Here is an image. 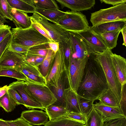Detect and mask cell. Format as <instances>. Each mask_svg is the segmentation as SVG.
Masks as SVG:
<instances>
[{"instance_id": "27", "label": "cell", "mask_w": 126, "mask_h": 126, "mask_svg": "<svg viewBox=\"0 0 126 126\" xmlns=\"http://www.w3.org/2000/svg\"><path fill=\"white\" fill-rule=\"evenodd\" d=\"M97 100L106 105L114 107H120L119 102L111 90L108 89L104 92Z\"/></svg>"}, {"instance_id": "48", "label": "cell", "mask_w": 126, "mask_h": 126, "mask_svg": "<svg viewBox=\"0 0 126 126\" xmlns=\"http://www.w3.org/2000/svg\"><path fill=\"white\" fill-rule=\"evenodd\" d=\"M8 92L13 99L16 102L17 105H25V104L22 99L17 92L15 89L9 88Z\"/></svg>"}, {"instance_id": "11", "label": "cell", "mask_w": 126, "mask_h": 126, "mask_svg": "<svg viewBox=\"0 0 126 126\" xmlns=\"http://www.w3.org/2000/svg\"><path fill=\"white\" fill-rule=\"evenodd\" d=\"M78 33L87 44L90 54L94 55L107 48L100 35L94 32L91 26H89L85 31Z\"/></svg>"}, {"instance_id": "7", "label": "cell", "mask_w": 126, "mask_h": 126, "mask_svg": "<svg viewBox=\"0 0 126 126\" xmlns=\"http://www.w3.org/2000/svg\"><path fill=\"white\" fill-rule=\"evenodd\" d=\"M88 56L81 58L72 56L69 68L66 71L69 87L77 93L83 76Z\"/></svg>"}, {"instance_id": "1", "label": "cell", "mask_w": 126, "mask_h": 126, "mask_svg": "<svg viewBox=\"0 0 126 126\" xmlns=\"http://www.w3.org/2000/svg\"><path fill=\"white\" fill-rule=\"evenodd\" d=\"M108 88L101 65L94 55H90L87 58L77 94L80 96L94 101Z\"/></svg>"}, {"instance_id": "28", "label": "cell", "mask_w": 126, "mask_h": 126, "mask_svg": "<svg viewBox=\"0 0 126 126\" xmlns=\"http://www.w3.org/2000/svg\"><path fill=\"white\" fill-rule=\"evenodd\" d=\"M49 49L48 43L34 46L30 47L24 55L26 56L45 57Z\"/></svg>"}, {"instance_id": "12", "label": "cell", "mask_w": 126, "mask_h": 126, "mask_svg": "<svg viewBox=\"0 0 126 126\" xmlns=\"http://www.w3.org/2000/svg\"><path fill=\"white\" fill-rule=\"evenodd\" d=\"M9 88L15 90L19 94L25 104L24 106L27 109H45L42 105L32 95L26 87L25 81L17 80L13 82L8 86Z\"/></svg>"}, {"instance_id": "54", "label": "cell", "mask_w": 126, "mask_h": 126, "mask_svg": "<svg viewBox=\"0 0 126 126\" xmlns=\"http://www.w3.org/2000/svg\"><path fill=\"white\" fill-rule=\"evenodd\" d=\"M0 22L4 23L5 22H8V21L5 19L3 18L0 15Z\"/></svg>"}, {"instance_id": "16", "label": "cell", "mask_w": 126, "mask_h": 126, "mask_svg": "<svg viewBox=\"0 0 126 126\" xmlns=\"http://www.w3.org/2000/svg\"><path fill=\"white\" fill-rule=\"evenodd\" d=\"M63 9L66 7L71 11L79 12L90 9L94 5L95 0H56Z\"/></svg>"}, {"instance_id": "8", "label": "cell", "mask_w": 126, "mask_h": 126, "mask_svg": "<svg viewBox=\"0 0 126 126\" xmlns=\"http://www.w3.org/2000/svg\"><path fill=\"white\" fill-rule=\"evenodd\" d=\"M66 68L63 49L59 45V49L56 53L51 68L46 78L47 85L49 87L57 86L66 75Z\"/></svg>"}, {"instance_id": "5", "label": "cell", "mask_w": 126, "mask_h": 126, "mask_svg": "<svg viewBox=\"0 0 126 126\" xmlns=\"http://www.w3.org/2000/svg\"><path fill=\"white\" fill-rule=\"evenodd\" d=\"M117 21H126V2L100 9L91 14L90 21L92 26Z\"/></svg>"}, {"instance_id": "18", "label": "cell", "mask_w": 126, "mask_h": 126, "mask_svg": "<svg viewBox=\"0 0 126 126\" xmlns=\"http://www.w3.org/2000/svg\"><path fill=\"white\" fill-rule=\"evenodd\" d=\"M64 96L65 107L68 112L80 113L79 104V95L71 88L65 89Z\"/></svg>"}, {"instance_id": "34", "label": "cell", "mask_w": 126, "mask_h": 126, "mask_svg": "<svg viewBox=\"0 0 126 126\" xmlns=\"http://www.w3.org/2000/svg\"><path fill=\"white\" fill-rule=\"evenodd\" d=\"M94 102L79 96V104L80 113L88 116L93 108Z\"/></svg>"}, {"instance_id": "55", "label": "cell", "mask_w": 126, "mask_h": 126, "mask_svg": "<svg viewBox=\"0 0 126 126\" xmlns=\"http://www.w3.org/2000/svg\"><path fill=\"white\" fill-rule=\"evenodd\" d=\"M4 24V23L3 22H0V25H3Z\"/></svg>"}, {"instance_id": "24", "label": "cell", "mask_w": 126, "mask_h": 126, "mask_svg": "<svg viewBox=\"0 0 126 126\" xmlns=\"http://www.w3.org/2000/svg\"><path fill=\"white\" fill-rule=\"evenodd\" d=\"M121 30L105 32L99 34L107 48L111 50L116 47L118 36Z\"/></svg>"}, {"instance_id": "3", "label": "cell", "mask_w": 126, "mask_h": 126, "mask_svg": "<svg viewBox=\"0 0 126 126\" xmlns=\"http://www.w3.org/2000/svg\"><path fill=\"white\" fill-rule=\"evenodd\" d=\"M11 43L30 47L48 44L50 41L32 25L26 29L13 28L11 30Z\"/></svg>"}, {"instance_id": "42", "label": "cell", "mask_w": 126, "mask_h": 126, "mask_svg": "<svg viewBox=\"0 0 126 126\" xmlns=\"http://www.w3.org/2000/svg\"><path fill=\"white\" fill-rule=\"evenodd\" d=\"M12 38L11 32L0 43V59L5 50L11 44Z\"/></svg>"}, {"instance_id": "33", "label": "cell", "mask_w": 126, "mask_h": 126, "mask_svg": "<svg viewBox=\"0 0 126 126\" xmlns=\"http://www.w3.org/2000/svg\"><path fill=\"white\" fill-rule=\"evenodd\" d=\"M0 76L8 77L16 79L17 80L26 81L27 77L19 70L15 69H9L0 70Z\"/></svg>"}, {"instance_id": "6", "label": "cell", "mask_w": 126, "mask_h": 126, "mask_svg": "<svg viewBox=\"0 0 126 126\" xmlns=\"http://www.w3.org/2000/svg\"><path fill=\"white\" fill-rule=\"evenodd\" d=\"M25 82L28 91L45 109L57 101L54 94L47 85L37 84L29 80Z\"/></svg>"}, {"instance_id": "38", "label": "cell", "mask_w": 126, "mask_h": 126, "mask_svg": "<svg viewBox=\"0 0 126 126\" xmlns=\"http://www.w3.org/2000/svg\"><path fill=\"white\" fill-rule=\"evenodd\" d=\"M9 6L7 0H0V15L5 19L12 21V18L9 12Z\"/></svg>"}, {"instance_id": "19", "label": "cell", "mask_w": 126, "mask_h": 126, "mask_svg": "<svg viewBox=\"0 0 126 126\" xmlns=\"http://www.w3.org/2000/svg\"><path fill=\"white\" fill-rule=\"evenodd\" d=\"M112 64L118 79L121 85L126 83V60L121 56L112 53Z\"/></svg>"}, {"instance_id": "35", "label": "cell", "mask_w": 126, "mask_h": 126, "mask_svg": "<svg viewBox=\"0 0 126 126\" xmlns=\"http://www.w3.org/2000/svg\"><path fill=\"white\" fill-rule=\"evenodd\" d=\"M36 8L50 9H59L56 0H33Z\"/></svg>"}, {"instance_id": "44", "label": "cell", "mask_w": 126, "mask_h": 126, "mask_svg": "<svg viewBox=\"0 0 126 126\" xmlns=\"http://www.w3.org/2000/svg\"><path fill=\"white\" fill-rule=\"evenodd\" d=\"M30 17L32 22V26L40 33L47 38L50 42H54L47 33L42 28L39 23L31 16Z\"/></svg>"}, {"instance_id": "43", "label": "cell", "mask_w": 126, "mask_h": 126, "mask_svg": "<svg viewBox=\"0 0 126 126\" xmlns=\"http://www.w3.org/2000/svg\"><path fill=\"white\" fill-rule=\"evenodd\" d=\"M6 121L9 126H32L20 117L14 120Z\"/></svg>"}, {"instance_id": "30", "label": "cell", "mask_w": 126, "mask_h": 126, "mask_svg": "<svg viewBox=\"0 0 126 126\" xmlns=\"http://www.w3.org/2000/svg\"><path fill=\"white\" fill-rule=\"evenodd\" d=\"M17 105L8 91L3 96L0 98V107L7 112H11L15 109Z\"/></svg>"}, {"instance_id": "9", "label": "cell", "mask_w": 126, "mask_h": 126, "mask_svg": "<svg viewBox=\"0 0 126 126\" xmlns=\"http://www.w3.org/2000/svg\"><path fill=\"white\" fill-rule=\"evenodd\" d=\"M37 21L50 38L59 43L65 42L69 38V32L56 24L49 22L44 17L35 12L31 16Z\"/></svg>"}, {"instance_id": "23", "label": "cell", "mask_w": 126, "mask_h": 126, "mask_svg": "<svg viewBox=\"0 0 126 126\" xmlns=\"http://www.w3.org/2000/svg\"><path fill=\"white\" fill-rule=\"evenodd\" d=\"M45 110L50 121L63 117L68 112L65 107L54 104L48 107Z\"/></svg>"}, {"instance_id": "31", "label": "cell", "mask_w": 126, "mask_h": 126, "mask_svg": "<svg viewBox=\"0 0 126 126\" xmlns=\"http://www.w3.org/2000/svg\"><path fill=\"white\" fill-rule=\"evenodd\" d=\"M104 122L102 117L94 108L87 117V126H102Z\"/></svg>"}, {"instance_id": "52", "label": "cell", "mask_w": 126, "mask_h": 126, "mask_svg": "<svg viewBox=\"0 0 126 126\" xmlns=\"http://www.w3.org/2000/svg\"><path fill=\"white\" fill-rule=\"evenodd\" d=\"M121 32L122 34L123 39V45L126 46V26L123 28L121 30Z\"/></svg>"}, {"instance_id": "50", "label": "cell", "mask_w": 126, "mask_h": 126, "mask_svg": "<svg viewBox=\"0 0 126 126\" xmlns=\"http://www.w3.org/2000/svg\"><path fill=\"white\" fill-rule=\"evenodd\" d=\"M49 48L54 53H56L59 49V43L55 42H50L48 43Z\"/></svg>"}, {"instance_id": "17", "label": "cell", "mask_w": 126, "mask_h": 126, "mask_svg": "<svg viewBox=\"0 0 126 126\" xmlns=\"http://www.w3.org/2000/svg\"><path fill=\"white\" fill-rule=\"evenodd\" d=\"M8 10L16 28L26 29L31 26L32 22L30 16L27 14L12 8L10 5Z\"/></svg>"}, {"instance_id": "36", "label": "cell", "mask_w": 126, "mask_h": 126, "mask_svg": "<svg viewBox=\"0 0 126 126\" xmlns=\"http://www.w3.org/2000/svg\"><path fill=\"white\" fill-rule=\"evenodd\" d=\"M19 71L27 77L31 74L41 73L39 67L28 63L27 61Z\"/></svg>"}, {"instance_id": "4", "label": "cell", "mask_w": 126, "mask_h": 126, "mask_svg": "<svg viewBox=\"0 0 126 126\" xmlns=\"http://www.w3.org/2000/svg\"><path fill=\"white\" fill-rule=\"evenodd\" d=\"M55 24L66 31L77 33L85 31L89 26L85 15L80 12L70 10L65 11Z\"/></svg>"}, {"instance_id": "32", "label": "cell", "mask_w": 126, "mask_h": 126, "mask_svg": "<svg viewBox=\"0 0 126 126\" xmlns=\"http://www.w3.org/2000/svg\"><path fill=\"white\" fill-rule=\"evenodd\" d=\"M59 45L62 47L63 51L67 71L69 67L72 53L71 43L69 37L68 39L65 42L59 43Z\"/></svg>"}, {"instance_id": "15", "label": "cell", "mask_w": 126, "mask_h": 126, "mask_svg": "<svg viewBox=\"0 0 126 126\" xmlns=\"http://www.w3.org/2000/svg\"><path fill=\"white\" fill-rule=\"evenodd\" d=\"M20 117L32 126L44 125L48 121L49 119L46 112L34 109L22 111Z\"/></svg>"}, {"instance_id": "37", "label": "cell", "mask_w": 126, "mask_h": 126, "mask_svg": "<svg viewBox=\"0 0 126 126\" xmlns=\"http://www.w3.org/2000/svg\"><path fill=\"white\" fill-rule=\"evenodd\" d=\"M64 116L85 125L87 119V116L81 113L68 112Z\"/></svg>"}, {"instance_id": "14", "label": "cell", "mask_w": 126, "mask_h": 126, "mask_svg": "<svg viewBox=\"0 0 126 126\" xmlns=\"http://www.w3.org/2000/svg\"><path fill=\"white\" fill-rule=\"evenodd\" d=\"M69 34L72 46V56L82 58L90 55L87 44L78 33L69 32Z\"/></svg>"}, {"instance_id": "56", "label": "cell", "mask_w": 126, "mask_h": 126, "mask_svg": "<svg viewBox=\"0 0 126 126\" xmlns=\"http://www.w3.org/2000/svg\"><path fill=\"white\" fill-rule=\"evenodd\" d=\"M85 126H86V125L85 124Z\"/></svg>"}, {"instance_id": "47", "label": "cell", "mask_w": 126, "mask_h": 126, "mask_svg": "<svg viewBox=\"0 0 126 126\" xmlns=\"http://www.w3.org/2000/svg\"><path fill=\"white\" fill-rule=\"evenodd\" d=\"M11 28L7 25H0V43L11 32Z\"/></svg>"}, {"instance_id": "51", "label": "cell", "mask_w": 126, "mask_h": 126, "mask_svg": "<svg viewBox=\"0 0 126 126\" xmlns=\"http://www.w3.org/2000/svg\"><path fill=\"white\" fill-rule=\"evenodd\" d=\"M9 88L8 86L5 85L0 87V98L3 96L8 92Z\"/></svg>"}, {"instance_id": "49", "label": "cell", "mask_w": 126, "mask_h": 126, "mask_svg": "<svg viewBox=\"0 0 126 126\" xmlns=\"http://www.w3.org/2000/svg\"><path fill=\"white\" fill-rule=\"evenodd\" d=\"M101 3H104L106 4H111L113 6L118 5L120 3L126 2V0H100Z\"/></svg>"}, {"instance_id": "29", "label": "cell", "mask_w": 126, "mask_h": 126, "mask_svg": "<svg viewBox=\"0 0 126 126\" xmlns=\"http://www.w3.org/2000/svg\"><path fill=\"white\" fill-rule=\"evenodd\" d=\"M44 126H85L83 124L64 116L48 121L44 125Z\"/></svg>"}, {"instance_id": "40", "label": "cell", "mask_w": 126, "mask_h": 126, "mask_svg": "<svg viewBox=\"0 0 126 126\" xmlns=\"http://www.w3.org/2000/svg\"><path fill=\"white\" fill-rule=\"evenodd\" d=\"M29 48L11 43L8 47L7 49L9 51L24 54L27 51Z\"/></svg>"}, {"instance_id": "41", "label": "cell", "mask_w": 126, "mask_h": 126, "mask_svg": "<svg viewBox=\"0 0 126 126\" xmlns=\"http://www.w3.org/2000/svg\"><path fill=\"white\" fill-rule=\"evenodd\" d=\"M120 107L126 116V83L122 85L121 96L119 102Z\"/></svg>"}, {"instance_id": "22", "label": "cell", "mask_w": 126, "mask_h": 126, "mask_svg": "<svg viewBox=\"0 0 126 126\" xmlns=\"http://www.w3.org/2000/svg\"><path fill=\"white\" fill-rule=\"evenodd\" d=\"M68 83L66 74L62 80L59 83L56 87H51V90L57 99V101L53 104L65 107L64 91L66 83Z\"/></svg>"}, {"instance_id": "46", "label": "cell", "mask_w": 126, "mask_h": 126, "mask_svg": "<svg viewBox=\"0 0 126 126\" xmlns=\"http://www.w3.org/2000/svg\"><path fill=\"white\" fill-rule=\"evenodd\" d=\"M25 56L26 60L28 62L38 67L46 57Z\"/></svg>"}, {"instance_id": "45", "label": "cell", "mask_w": 126, "mask_h": 126, "mask_svg": "<svg viewBox=\"0 0 126 126\" xmlns=\"http://www.w3.org/2000/svg\"><path fill=\"white\" fill-rule=\"evenodd\" d=\"M126 118L117 119L104 122L102 126H125Z\"/></svg>"}, {"instance_id": "21", "label": "cell", "mask_w": 126, "mask_h": 126, "mask_svg": "<svg viewBox=\"0 0 126 126\" xmlns=\"http://www.w3.org/2000/svg\"><path fill=\"white\" fill-rule=\"evenodd\" d=\"M12 8L15 9L26 14L34 13L36 12V8L33 0H7Z\"/></svg>"}, {"instance_id": "2", "label": "cell", "mask_w": 126, "mask_h": 126, "mask_svg": "<svg viewBox=\"0 0 126 126\" xmlns=\"http://www.w3.org/2000/svg\"><path fill=\"white\" fill-rule=\"evenodd\" d=\"M111 50L107 48L94 55L101 65L104 73L109 88L112 91L120 102L122 85L119 82L113 66L111 59Z\"/></svg>"}, {"instance_id": "26", "label": "cell", "mask_w": 126, "mask_h": 126, "mask_svg": "<svg viewBox=\"0 0 126 126\" xmlns=\"http://www.w3.org/2000/svg\"><path fill=\"white\" fill-rule=\"evenodd\" d=\"M55 54L49 49L43 62L39 66L41 74L46 79L53 63Z\"/></svg>"}, {"instance_id": "25", "label": "cell", "mask_w": 126, "mask_h": 126, "mask_svg": "<svg viewBox=\"0 0 126 126\" xmlns=\"http://www.w3.org/2000/svg\"><path fill=\"white\" fill-rule=\"evenodd\" d=\"M36 12L43 16L48 21L55 24L59 18L65 14V12L59 9L36 8Z\"/></svg>"}, {"instance_id": "53", "label": "cell", "mask_w": 126, "mask_h": 126, "mask_svg": "<svg viewBox=\"0 0 126 126\" xmlns=\"http://www.w3.org/2000/svg\"><path fill=\"white\" fill-rule=\"evenodd\" d=\"M0 126H9L7 123L6 120L0 118Z\"/></svg>"}, {"instance_id": "39", "label": "cell", "mask_w": 126, "mask_h": 126, "mask_svg": "<svg viewBox=\"0 0 126 126\" xmlns=\"http://www.w3.org/2000/svg\"><path fill=\"white\" fill-rule=\"evenodd\" d=\"M27 77L28 79L27 80L37 84L47 85L46 79L41 73L31 74Z\"/></svg>"}, {"instance_id": "10", "label": "cell", "mask_w": 126, "mask_h": 126, "mask_svg": "<svg viewBox=\"0 0 126 126\" xmlns=\"http://www.w3.org/2000/svg\"><path fill=\"white\" fill-rule=\"evenodd\" d=\"M26 62L24 54L9 51L7 48L0 59V70L15 69L19 71Z\"/></svg>"}, {"instance_id": "20", "label": "cell", "mask_w": 126, "mask_h": 126, "mask_svg": "<svg viewBox=\"0 0 126 126\" xmlns=\"http://www.w3.org/2000/svg\"><path fill=\"white\" fill-rule=\"evenodd\" d=\"M125 26L126 21H117L107 22L91 27L94 32L99 34L105 32L121 30Z\"/></svg>"}, {"instance_id": "13", "label": "cell", "mask_w": 126, "mask_h": 126, "mask_svg": "<svg viewBox=\"0 0 126 126\" xmlns=\"http://www.w3.org/2000/svg\"><path fill=\"white\" fill-rule=\"evenodd\" d=\"M93 108L101 115L104 123L116 119L126 118V116L119 107L109 106L99 101L94 104Z\"/></svg>"}]
</instances>
